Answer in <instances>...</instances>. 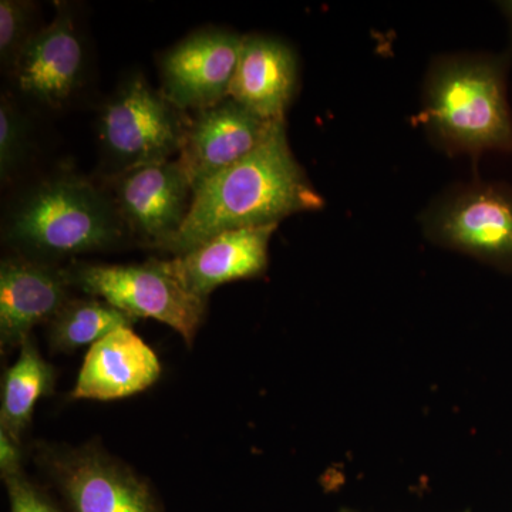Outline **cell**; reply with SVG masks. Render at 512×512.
Returning a JSON list of instances; mask_svg holds the SVG:
<instances>
[{
	"instance_id": "6da1fadb",
	"label": "cell",
	"mask_w": 512,
	"mask_h": 512,
	"mask_svg": "<svg viewBox=\"0 0 512 512\" xmlns=\"http://www.w3.org/2000/svg\"><path fill=\"white\" fill-rule=\"evenodd\" d=\"M322 207L323 198L289 148L284 119L275 120L248 157L194 192L183 227L160 249L183 255L222 232L279 224Z\"/></svg>"
},
{
	"instance_id": "7a4b0ae2",
	"label": "cell",
	"mask_w": 512,
	"mask_h": 512,
	"mask_svg": "<svg viewBox=\"0 0 512 512\" xmlns=\"http://www.w3.org/2000/svg\"><path fill=\"white\" fill-rule=\"evenodd\" d=\"M126 225L113 198L79 175L46 178L20 195L3 228L18 255L49 262L119 244Z\"/></svg>"
},
{
	"instance_id": "3957f363",
	"label": "cell",
	"mask_w": 512,
	"mask_h": 512,
	"mask_svg": "<svg viewBox=\"0 0 512 512\" xmlns=\"http://www.w3.org/2000/svg\"><path fill=\"white\" fill-rule=\"evenodd\" d=\"M427 117L456 146L512 150V119L503 74L495 64H456L437 74Z\"/></svg>"
},
{
	"instance_id": "277c9868",
	"label": "cell",
	"mask_w": 512,
	"mask_h": 512,
	"mask_svg": "<svg viewBox=\"0 0 512 512\" xmlns=\"http://www.w3.org/2000/svg\"><path fill=\"white\" fill-rule=\"evenodd\" d=\"M70 284L89 296L103 299L133 318H150L180 333L192 345L202 320L207 301L184 288L167 269L163 259H150L146 264L73 266Z\"/></svg>"
},
{
	"instance_id": "5b68a950",
	"label": "cell",
	"mask_w": 512,
	"mask_h": 512,
	"mask_svg": "<svg viewBox=\"0 0 512 512\" xmlns=\"http://www.w3.org/2000/svg\"><path fill=\"white\" fill-rule=\"evenodd\" d=\"M188 123L183 111L136 76L104 106L99 134L104 150L124 173L180 154Z\"/></svg>"
},
{
	"instance_id": "8992f818",
	"label": "cell",
	"mask_w": 512,
	"mask_h": 512,
	"mask_svg": "<svg viewBox=\"0 0 512 512\" xmlns=\"http://www.w3.org/2000/svg\"><path fill=\"white\" fill-rule=\"evenodd\" d=\"M244 37L225 29L192 33L161 59V93L177 109L205 110L228 99Z\"/></svg>"
},
{
	"instance_id": "52a82bcc",
	"label": "cell",
	"mask_w": 512,
	"mask_h": 512,
	"mask_svg": "<svg viewBox=\"0 0 512 512\" xmlns=\"http://www.w3.org/2000/svg\"><path fill=\"white\" fill-rule=\"evenodd\" d=\"M49 467L72 512H164L143 478L99 448L64 451Z\"/></svg>"
},
{
	"instance_id": "ba28073f",
	"label": "cell",
	"mask_w": 512,
	"mask_h": 512,
	"mask_svg": "<svg viewBox=\"0 0 512 512\" xmlns=\"http://www.w3.org/2000/svg\"><path fill=\"white\" fill-rule=\"evenodd\" d=\"M192 197L180 161L170 160L120 173L111 198L124 225L161 248L183 227Z\"/></svg>"
},
{
	"instance_id": "9c48e42d",
	"label": "cell",
	"mask_w": 512,
	"mask_h": 512,
	"mask_svg": "<svg viewBox=\"0 0 512 512\" xmlns=\"http://www.w3.org/2000/svg\"><path fill=\"white\" fill-rule=\"evenodd\" d=\"M272 123L231 97L197 111V116L188 123L184 146L177 158L192 192L248 157L262 143Z\"/></svg>"
},
{
	"instance_id": "30bf717a",
	"label": "cell",
	"mask_w": 512,
	"mask_h": 512,
	"mask_svg": "<svg viewBox=\"0 0 512 512\" xmlns=\"http://www.w3.org/2000/svg\"><path fill=\"white\" fill-rule=\"evenodd\" d=\"M69 274L49 262L9 256L0 265V342L20 348L40 323H49L69 301Z\"/></svg>"
},
{
	"instance_id": "8fae6325",
	"label": "cell",
	"mask_w": 512,
	"mask_h": 512,
	"mask_svg": "<svg viewBox=\"0 0 512 512\" xmlns=\"http://www.w3.org/2000/svg\"><path fill=\"white\" fill-rule=\"evenodd\" d=\"M278 224L225 231L200 247L163 261L192 295L208 301L218 286L255 278L268 266V248Z\"/></svg>"
},
{
	"instance_id": "7c38bea8",
	"label": "cell",
	"mask_w": 512,
	"mask_h": 512,
	"mask_svg": "<svg viewBox=\"0 0 512 512\" xmlns=\"http://www.w3.org/2000/svg\"><path fill=\"white\" fill-rule=\"evenodd\" d=\"M84 49L73 16L59 6L50 25L30 37L13 74L23 94L39 103L60 106L82 83Z\"/></svg>"
},
{
	"instance_id": "4fadbf2b",
	"label": "cell",
	"mask_w": 512,
	"mask_h": 512,
	"mask_svg": "<svg viewBox=\"0 0 512 512\" xmlns=\"http://www.w3.org/2000/svg\"><path fill=\"white\" fill-rule=\"evenodd\" d=\"M160 375L156 353L133 329L120 328L89 349L72 396L99 402L124 399L144 392Z\"/></svg>"
},
{
	"instance_id": "5bb4252c",
	"label": "cell",
	"mask_w": 512,
	"mask_h": 512,
	"mask_svg": "<svg viewBox=\"0 0 512 512\" xmlns=\"http://www.w3.org/2000/svg\"><path fill=\"white\" fill-rule=\"evenodd\" d=\"M443 241L495 264L512 265V194L478 188L448 205L437 221Z\"/></svg>"
},
{
	"instance_id": "9a60e30c",
	"label": "cell",
	"mask_w": 512,
	"mask_h": 512,
	"mask_svg": "<svg viewBox=\"0 0 512 512\" xmlns=\"http://www.w3.org/2000/svg\"><path fill=\"white\" fill-rule=\"evenodd\" d=\"M298 82L295 55L285 43L244 37L229 97L266 121L284 119Z\"/></svg>"
},
{
	"instance_id": "2e32d148",
	"label": "cell",
	"mask_w": 512,
	"mask_h": 512,
	"mask_svg": "<svg viewBox=\"0 0 512 512\" xmlns=\"http://www.w3.org/2000/svg\"><path fill=\"white\" fill-rule=\"evenodd\" d=\"M18 360L6 370L0 407V430L22 440L37 402L55 386V367L47 363L28 339L20 346Z\"/></svg>"
},
{
	"instance_id": "e0dca14e",
	"label": "cell",
	"mask_w": 512,
	"mask_h": 512,
	"mask_svg": "<svg viewBox=\"0 0 512 512\" xmlns=\"http://www.w3.org/2000/svg\"><path fill=\"white\" fill-rule=\"evenodd\" d=\"M136 318L96 296L70 298L49 322L53 352L70 353L99 342L120 328H131Z\"/></svg>"
},
{
	"instance_id": "ac0fdd59",
	"label": "cell",
	"mask_w": 512,
	"mask_h": 512,
	"mask_svg": "<svg viewBox=\"0 0 512 512\" xmlns=\"http://www.w3.org/2000/svg\"><path fill=\"white\" fill-rule=\"evenodd\" d=\"M32 3L22 0L0 2V63L13 72L22 50L35 33H30Z\"/></svg>"
},
{
	"instance_id": "d6986e66",
	"label": "cell",
	"mask_w": 512,
	"mask_h": 512,
	"mask_svg": "<svg viewBox=\"0 0 512 512\" xmlns=\"http://www.w3.org/2000/svg\"><path fill=\"white\" fill-rule=\"evenodd\" d=\"M28 143V121L12 100L3 96L0 103V177L3 181L10 180L22 165Z\"/></svg>"
},
{
	"instance_id": "ffe728a7",
	"label": "cell",
	"mask_w": 512,
	"mask_h": 512,
	"mask_svg": "<svg viewBox=\"0 0 512 512\" xmlns=\"http://www.w3.org/2000/svg\"><path fill=\"white\" fill-rule=\"evenodd\" d=\"M10 512H60L23 473L6 478Z\"/></svg>"
},
{
	"instance_id": "44dd1931",
	"label": "cell",
	"mask_w": 512,
	"mask_h": 512,
	"mask_svg": "<svg viewBox=\"0 0 512 512\" xmlns=\"http://www.w3.org/2000/svg\"><path fill=\"white\" fill-rule=\"evenodd\" d=\"M0 471H2L3 480L22 473L20 443L2 430H0Z\"/></svg>"
},
{
	"instance_id": "7402d4cb",
	"label": "cell",
	"mask_w": 512,
	"mask_h": 512,
	"mask_svg": "<svg viewBox=\"0 0 512 512\" xmlns=\"http://www.w3.org/2000/svg\"><path fill=\"white\" fill-rule=\"evenodd\" d=\"M504 9L507 10L508 15L512 19V2L504 3Z\"/></svg>"
},
{
	"instance_id": "603a6c76",
	"label": "cell",
	"mask_w": 512,
	"mask_h": 512,
	"mask_svg": "<svg viewBox=\"0 0 512 512\" xmlns=\"http://www.w3.org/2000/svg\"><path fill=\"white\" fill-rule=\"evenodd\" d=\"M338 512H357L355 510H350V508H340ZM461 512H470V511H461Z\"/></svg>"
}]
</instances>
